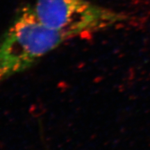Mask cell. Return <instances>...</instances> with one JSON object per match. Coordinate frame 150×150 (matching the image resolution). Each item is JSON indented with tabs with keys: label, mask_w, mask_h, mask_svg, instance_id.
<instances>
[{
	"label": "cell",
	"mask_w": 150,
	"mask_h": 150,
	"mask_svg": "<svg viewBox=\"0 0 150 150\" xmlns=\"http://www.w3.org/2000/svg\"><path fill=\"white\" fill-rule=\"evenodd\" d=\"M67 40L43 24L32 6L22 7L0 37V85L29 70Z\"/></svg>",
	"instance_id": "obj_1"
},
{
	"label": "cell",
	"mask_w": 150,
	"mask_h": 150,
	"mask_svg": "<svg viewBox=\"0 0 150 150\" xmlns=\"http://www.w3.org/2000/svg\"><path fill=\"white\" fill-rule=\"evenodd\" d=\"M33 8L43 24L68 40L108 29L127 19L88 0H35Z\"/></svg>",
	"instance_id": "obj_2"
}]
</instances>
